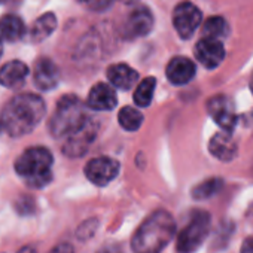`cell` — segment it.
Masks as SVG:
<instances>
[{
	"mask_svg": "<svg viewBox=\"0 0 253 253\" xmlns=\"http://www.w3.org/2000/svg\"><path fill=\"white\" fill-rule=\"evenodd\" d=\"M209 151L219 161L228 163L235 158L238 148H237V143L232 139L231 133L223 131V133H217L211 137V140L209 143Z\"/></svg>",
	"mask_w": 253,
	"mask_h": 253,
	"instance_id": "obj_15",
	"label": "cell"
},
{
	"mask_svg": "<svg viewBox=\"0 0 253 253\" xmlns=\"http://www.w3.org/2000/svg\"><path fill=\"white\" fill-rule=\"evenodd\" d=\"M55 27H57V17L52 12H46L35 21V24L29 32V39L33 43H39L46 38H49L55 30Z\"/></svg>",
	"mask_w": 253,
	"mask_h": 253,
	"instance_id": "obj_19",
	"label": "cell"
},
{
	"mask_svg": "<svg viewBox=\"0 0 253 253\" xmlns=\"http://www.w3.org/2000/svg\"><path fill=\"white\" fill-rule=\"evenodd\" d=\"M43 115L45 101L36 94L23 92L6 103L2 112V124L12 137H21L36 128Z\"/></svg>",
	"mask_w": 253,
	"mask_h": 253,
	"instance_id": "obj_1",
	"label": "cell"
},
{
	"mask_svg": "<svg viewBox=\"0 0 253 253\" xmlns=\"http://www.w3.org/2000/svg\"><path fill=\"white\" fill-rule=\"evenodd\" d=\"M197 60L207 69L217 67L225 58V48L220 41L204 38L195 45Z\"/></svg>",
	"mask_w": 253,
	"mask_h": 253,
	"instance_id": "obj_11",
	"label": "cell"
},
{
	"mask_svg": "<svg viewBox=\"0 0 253 253\" xmlns=\"http://www.w3.org/2000/svg\"><path fill=\"white\" fill-rule=\"evenodd\" d=\"M241 253H253V237H249L244 240L243 247H241Z\"/></svg>",
	"mask_w": 253,
	"mask_h": 253,
	"instance_id": "obj_27",
	"label": "cell"
},
{
	"mask_svg": "<svg viewBox=\"0 0 253 253\" xmlns=\"http://www.w3.org/2000/svg\"><path fill=\"white\" fill-rule=\"evenodd\" d=\"M86 104L94 110H112L118 104L116 92L110 85L100 82L91 88Z\"/></svg>",
	"mask_w": 253,
	"mask_h": 253,
	"instance_id": "obj_13",
	"label": "cell"
},
{
	"mask_svg": "<svg viewBox=\"0 0 253 253\" xmlns=\"http://www.w3.org/2000/svg\"><path fill=\"white\" fill-rule=\"evenodd\" d=\"M176 231L173 216L166 210L152 213L134 232L131 249L134 253H161Z\"/></svg>",
	"mask_w": 253,
	"mask_h": 253,
	"instance_id": "obj_2",
	"label": "cell"
},
{
	"mask_svg": "<svg viewBox=\"0 0 253 253\" xmlns=\"http://www.w3.org/2000/svg\"><path fill=\"white\" fill-rule=\"evenodd\" d=\"M33 81L35 85L42 91H49L58 85L60 70L57 64L51 58H39L33 69Z\"/></svg>",
	"mask_w": 253,
	"mask_h": 253,
	"instance_id": "obj_12",
	"label": "cell"
},
{
	"mask_svg": "<svg viewBox=\"0 0 253 253\" xmlns=\"http://www.w3.org/2000/svg\"><path fill=\"white\" fill-rule=\"evenodd\" d=\"M166 75L173 85H185L195 76V64L186 57H174L167 64Z\"/></svg>",
	"mask_w": 253,
	"mask_h": 253,
	"instance_id": "obj_14",
	"label": "cell"
},
{
	"mask_svg": "<svg viewBox=\"0 0 253 253\" xmlns=\"http://www.w3.org/2000/svg\"><path fill=\"white\" fill-rule=\"evenodd\" d=\"M107 79L113 86L126 91L136 85L139 73L126 64H113L107 69Z\"/></svg>",
	"mask_w": 253,
	"mask_h": 253,
	"instance_id": "obj_17",
	"label": "cell"
},
{
	"mask_svg": "<svg viewBox=\"0 0 253 253\" xmlns=\"http://www.w3.org/2000/svg\"><path fill=\"white\" fill-rule=\"evenodd\" d=\"M201 11L191 2L179 3L173 12V24L180 38L189 39L201 24Z\"/></svg>",
	"mask_w": 253,
	"mask_h": 253,
	"instance_id": "obj_9",
	"label": "cell"
},
{
	"mask_svg": "<svg viewBox=\"0 0 253 253\" xmlns=\"http://www.w3.org/2000/svg\"><path fill=\"white\" fill-rule=\"evenodd\" d=\"M143 115L142 112H139L137 109L131 107V106H125L119 110L118 113V121L119 125L126 131H136L139 130L142 124H143Z\"/></svg>",
	"mask_w": 253,
	"mask_h": 253,
	"instance_id": "obj_20",
	"label": "cell"
},
{
	"mask_svg": "<svg viewBox=\"0 0 253 253\" xmlns=\"http://www.w3.org/2000/svg\"><path fill=\"white\" fill-rule=\"evenodd\" d=\"M97 253H122V249L118 244H109L101 247Z\"/></svg>",
	"mask_w": 253,
	"mask_h": 253,
	"instance_id": "obj_26",
	"label": "cell"
},
{
	"mask_svg": "<svg viewBox=\"0 0 253 253\" xmlns=\"http://www.w3.org/2000/svg\"><path fill=\"white\" fill-rule=\"evenodd\" d=\"M49 253H75L73 252V247L67 243H63V244H58L57 247H54Z\"/></svg>",
	"mask_w": 253,
	"mask_h": 253,
	"instance_id": "obj_25",
	"label": "cell"
},
{
	"mask_svg": "<svg viewBox=\"0 0 253 253\" xmlns=\"http://www.w3.org/2000/svg\"><path fill=\"white\" fill-rule=\"evenodd\" d=\"M155 86H157L155 78L149 76V78L143 79L134 91V103L140 107H148L154 98Z\"/></svg>",
	"mask_w": 253,
	"mask_h": 253,
	"instance_id": "obj_21",
	"label": "cell"
},
{
	"mask_svg": "<svg viewBox=\"0 0 253 253\" xmlns=\"http://www.w3.org/2000/svg\"><path fill=\"white\" fill-rule=\"evenodd\" d=\"M26 33L24 21L17 15H5L0 18V41L15 42Z\"/></svg>",
	"mask_w": 253,
	"mask_h": 253,
	"instance_id": "obj_18",
	"label": "cell"
},
{
	"mask_svg": "<svg viewBox=\"0 0 253 253\" xmlns=\"http://www.w3.org/2000/svg\"><path fill=\"white\" fill-rule=\"evenodd\" d=\"M35 201L32 200V198H29V197H23L20 201H18V204H17V209H18V211L21 213V214H24V213H32V210H33V204Z\"/></svg>",
	"mask_w": 253,
	"mask_h": 253,
	"instance_id": "obj_24",
	"label": "cell"
},
{
	"mask_svg": "<svg viewBox=\"0 0 253 253\" xmlns=\"http://www.w3.org/2000/svg\"><path fill=\"white\" fill-rule=\"evenodd\" d=\"M154 27V15L146 6L133 9L125 20L122 33L126 39H136L151 33Z\"/></svg>",
	"mask_w": 253,
	"mask_h": 253,
	"instance_id": "obj_10",
	"label": "cell"
},
{
	"mask_svg": "<svg viewBox=\"0 0 253 253\" xmlns=\"http://www.w3.org/2000/svg\"><path fill=\"white\" fill-rule=\"evenodd\" d=\"M29 76V67L20 60H12L0 69V85L5 88L21 86Z\"/></svg>",
	"mask_w": 253,
	"mask_h": 253,
	"instance_id": "obj_16",
	"label": "cell"
},
{
	"mask_svg": "<svg viewBox=\"0 0 253 253\" xmlns=\"http://www.w3.org/2000/svg\"><path fill=\"white\" fill-rule=\"evenodd\" d=\"M2 2H5V0H0V3H2Z\"/></svg>",
	"mask_w": 253,
	"mask_h": 253,
	"instance_id": "obj_32",
	"label": "cell"
},
{
	"mask_svg": "<svg viewBox=\"0 0 253 253\" xmlns=\"http://www.w3.org/2000/svg\"><path fill=\"white\" fill-rule=\"evenodd\" d=\"M250 89H252V92H253V76H252V79H250Z\"/></svg>",
	"mask_w": 253,
	"mask_h": 253,
	"instance_id": "obj_29",
	"label": "cell"
},
{
	"mask_svg": "<svg viewBox=\"0 0 253 253\" xmlns=\"http://www.w3.org/2000/svg\"><path fill=\"white\" fill-rule=\"evenodd\" d=\"M207 110L213 121L225 133H232L237 125V115L234 103L226 95H214L207 101Z\"/></svg>",
	"mask_w": 253,
	"mask_h": 253,
	"instance_id": "obj_8",
	"label": "cell"
},
{
	"mask_svg": "<svg viewBox=\"0 0 253 253\" xmlns=\"http://www.w3.org/2000/svg\"><path fill=\"white\" fill-rule=\"evenodd\" d=\"M97 131H98V124L95 122V119L89 118L81 130H78L76 133H73L66 139L63 152L70 158H78L84 155L89 149L94 139L97 137Z\"/></svg>",
	"mask_w": 253,
	"mask_h": 253,
	"instance_id": "obj_6",
	"label": "cell"
},
{
	"mask_svg": "<svg viewBox=\"0 0 253 253\" xmlns=\"http://www.w3.org/2000/svg\"><path fill=\"white\" fill-rule=\"evenodd\" d=\"M2 52H3V46H2V41H0V55H2Z\"/></svg>",
	"mask_w": 253,
	"mask_h": 253,
	"instance_id": "obj_30",
	"label": "cell"
},
{
	"mask_svg": "<svg viewBox=\"0 0 253 253\" xmlns=\"http://www.w3.org/2000/svg\"><path fill=\"white\" fill-rule=\"evenodd\" d=\"M3 128V124H2V118H0V130Z\"/></svg>",
	"mask_w": 253,
	"mask_h": 253,
	"instance_id": "obj_31",
	"label": "cell"
},
{
	"mask_svg": "<svg viewBox=\"0 0 253 253\" xmlns=\"http://www.w3.org/2000/svg\"><path fill=\"white\" fill-rule=\"evenodd\" d=\"M204 38L209 39H222L228 35V24L222 17H211L203 26Z\"/></svg>",
	"mask_w": 253,
	"mask_h": 253,
	"instance_id": "obj_23",
	"label": "cell"
},
{
	"mask_svg": "<svg viewBox=\"0 0 253 253\" xmlns=\"http://www.w3.org/2000/svg\"><path fill=\"white\" fill-rule=\"evenodd\" d=\"M18 253H36V250L33 249V247H30V246H27V247H23Z\"/></svg>",
	"mask_w": 253,
	"mask_h": 253,
	"instance_id": "obj_28",
	"label": "cell"
},
{
	"mask_svg": "<svg viewBox=\"0 0 253 253\" xmlns=\"http://www.w3.org/2000/svg\"><path fill=\"white\" fill-rule=\"evenodd\" d=\"M89 116L86 115L84 103L76 95H64L58 100L54 115L49 121V131L54 137H69L86 124Z\"/></svg>",
	"mask_w": 253,
	"mask_h": 253,
	"instance_id": "obj_3",
	"label": "cell"
},
{
	"mask_svg": "<svg viewBox=\"0 0 253 253\" xmlns=\"http://www.w3.org/2000/svg\"><path fill=\"white\" fill-rule=\"evenodd\" d=\"M119 170L121 166L116 160L109 157H98L88 161L85 166V176L91 183L97 186H106L119 174Z\"/></svg>",
	"mask_w": 253,
	"mask_h": 253,
	"instance_id": "obj_7",
	"label": "cell"
},
{
	"mask_svg": "<svg viewBox=\"0 0 253 253\" xmlns=\"http://www.w3.org/2000/svg\"><path fill=\"white\" fill-rule=\"evenodd\" d=\"M52 154L42 146H35L24 151L15 161L17 173L26 179L32 188H43L52 180Z\"/></svg>",
	"mask_w": 253,
	"mask_h": 253,
	"instance_id": "obj_4",
	"label": "cell"
},
{
	"mask_svg": "<svg viewBox=\"0 0 253 253\" xmlns=\"http://www.w3.org/2000/svg\"><path fill=\"white\" fill-rule=\"evenodd\" d=\"M210 214L204 210H194L188 223L177 235L176 249L179 253H194L207 238L210 231Z\"/></svg>",
	"mask_w": 253,
	"mask_h": 253,
	"instance_id": "obj_5",
	"label": "cell"
},
{
	"mask_svg": "<svg viewBox=\"0 0 253 253\" xmlns=\"http://www.w3.org/2000/svg\"><path fill=\"white\" fill-rule=\"evenodd\" d=\"M222 186H223V182L219 177L204 180L192 189V197L195 200H207V198L216 195L222 189Z\"/></svg>",
	"mask_w": 253,
	"mask_h": 253,
	"instance_id": "obj_22",
	"label": "cell"
}]
</instances>
